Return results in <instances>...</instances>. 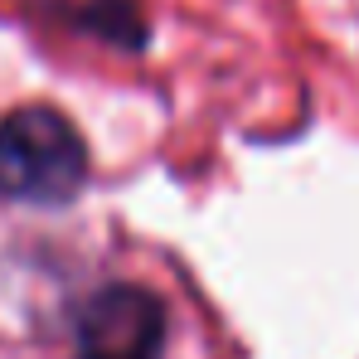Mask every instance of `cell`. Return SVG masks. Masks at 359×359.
<instances>
[{
    "label": "cell",
    "instance_id": "6da1fadb",
    "mask_svg": "<svg viewBox=\"0 0 359 359\" xmlns=\"http://www.w3.org/2000/svg\"><path fill=\"white\" fill-rule=\"evenodd\" d=\"M88 180V146L54 107L0 117V194L20 204H68Z\"/></svg>",
    "mask_w": 359,
    "mask_h": 359
},
{
    "label": "cell",
    "instance_id": "7a4b0ae2",
    "mask_svg": "<svg viewBox=\"0 0 359 359\" xmlns=\"http://www.w3.org/2000/svg\"><path fill=\"white\" fill-rule=\"evenodd\" d=\"M165 306L146 287H107L78 316V359H161Z\"/></svg>",
    "mask_w": 359,
    "mask_h": 359
}]
</instances>
